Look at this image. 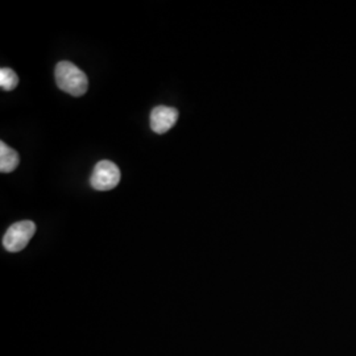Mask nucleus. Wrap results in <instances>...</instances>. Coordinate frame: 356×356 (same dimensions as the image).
<instances>
[{
    "instance_id": "39448f33",
    "label": "nucleus",
    "mask_w": 356,
    "mask_h": 356,
    "mask_svg": "<svg viewBox=\"0 0 356 356\" xmlns=\"http://www.w3.org/2000/svg\"><path fill=\"white\" fill-rule=\"evenodd\" d=\"M19 165V154L6 143H0V172L11 173Z\"/></svg>"
},
{
    "instance_id": "423d86ee",
    "label": "nucleus",
    "mask_w": 356,
    "mask_h": 356,
    "mask_svg": "<svg viewBox=\"0 0 356 356\" xmlns=\"http://www.w3.org/2000/svg\"><path fill=\"white\" fill-rule=\"evenodd\" d=\"M19 85V76L10 67L0 69V88L6 91L16 89Z\"/></svg>"
},
{
    "instance_id": "20e7f679",
    "label": "nucleus",
    "mask_w": 356,
    "mask_h": 356,
    "mask_svg": "<svg viewBox=\"0 0 356 356\" xmlns=\"http://www.w3.org/2000/svg\"><path fill=\"white\" fill-rule=\"evenodd\" d=\"M178 111L173 107L159 106L151 113V128L153 132L163 135L177 123Z\"/></svg>"
},
{
    "instance_id": "f03ea898",
    "label": "nucleus",
    "mask_w": 356,
    "mask_h": 356,
    "mask_svg": "<svg viewBox=\"0 0 356 356\" xmlns=\"http://www.w3.org/2000/svg\"><path fill=\"white\" fill-rule=\"evenodd\" d=\"M36 232V225L32 220H22L13 225L3 236V245L8 252H20Z\"/></svg>"
},
{
    "instance_id": "f257e3e1",
    "label": "nucleus",
    "mask_w": 356,
    "mask_h": 356,
    "mask_svg": "<svg viewBox=\"0 0 356 356\" xmlns=\"http://www.w3.org/2000/svg\"><path fill=\"white\" fill-rule=\"evenodd\" d=\"M54 76L57 86L73 97H82L89 88L86 74L69 61H61L57 64Z\"/></svg>"
},
{
    "instance_id": "7ed1b4c3",
    "label": "nucleus",
    "mask_w": 356,
    "mask_h": 356,
    "mask_svg": "<svg viewBox=\"0 0 356 356\" xmlns=\"http://www.w3.org/2000/svg\"><path fill=\"white\" fill-rule=\"evenodd\" d=\"M119 181H120L119 168L111 161L103 160L94 168L90 184L95 191H107L115 189Z\"/></svg>"
}]
</instances>
